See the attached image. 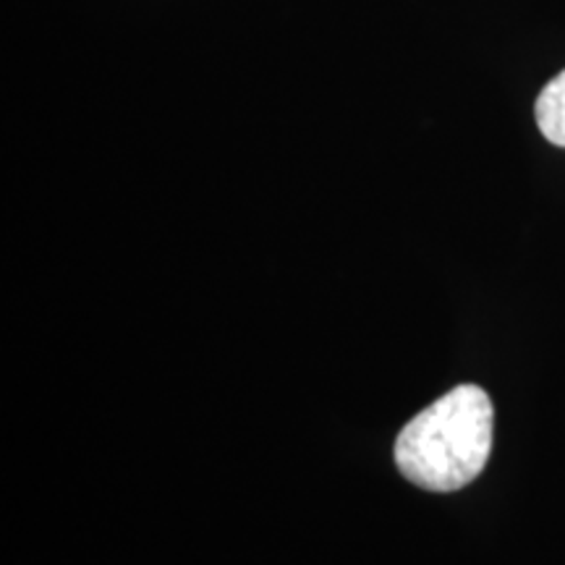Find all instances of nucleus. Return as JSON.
Wrapping results in <instances>:
<instances>
[{"label":"nucleus","mask_w":565,"mask_h":565,"mask_svg":"<svg viewBox=\"0 0 565 565\" xmlns=\"http://www.w3.org/2000/svg\"><path fill=\"white\" fill-rule=\"evenodd\" d=\"M534 116L545 139L553 141L555 147H565V71H561L536 97Z\"/></svg>","instance_id":"f03ea898"},{"label":"nucleus","mask_w":565,"mask_h":565,"mask_svg":"<svg viewBox=\"0 0 565 565\" xmlns=\"http://www.w3.org/2000/svg\"><path fill=\"white\" fill-rule=\"evenodd\" d=\"M494 408L479 385H458L401 429L395 466L427 492H456L482 475L492 454Z\"/></svg>","instance_id":"f257e3e1"}]
</instances>
